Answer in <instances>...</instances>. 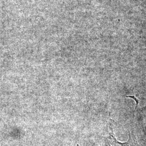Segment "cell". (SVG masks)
Listing matches in <instances>:
<instances>
[{
	"label": "cell",
	"instance_id": "7a4b0ae2",
	"mask_svg": "<svg viewBox=\"0 0 146 146\" xmlns=\"http://www.w3.org/2000/svg\"><path fill=\"white\" fill-rule=\"evenodd\" d=\"M127 98H133V99H134L135 100L136 102V106H137V104H139V101H137V99H136L134 97V96H127Z\"/></svg>",
	"mask_w": 146,
	"mask_h": 146
},
{
	"label": "cell",
	"instance_id": "6da1fadb",
	"mask_svg": "<svg viewBox=\"0 0 146 146\" xmlns=\"http://www.w3.org/2000/svg\"><path fill=\"white\" fill-rule=\"evenodd\" d=\"M108 146H132L131 145V137L129 141H128L127 142L121 143L115 139L114 136L113 135V132H111V134L110 136L109 139V143Z\"/></svg>",
	"mask_w": 146,
	"mask_h": 146
}]
</instances>
